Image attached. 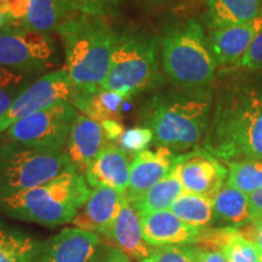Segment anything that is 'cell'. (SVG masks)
<instances>
[{"mask_svg": "<svg viewBox=\"0 0 262 262\" xmlns=\"http://www.w3.org/2000/svg\"><path fill=\"white\" fill-rule=\"evenodd\" d=\"M204 147L226 162L262 160V83H234L219 93Z\"/></svg>", "mask_w": 262, "mask_h": 262, "instance_id": "obj_1", "label": "cell"}, {"mask_svg": "<svg viewBox=\"0 0 262 262\" xmlns=\"http://www.w3.org/2000/svg\"><path fill=\"white\" fill-rule=\"evenodd\" d=\"M211 118L210 90H170L147 101L140 112L142 126L152 130L153 143L171 150L198 145L206 135Z\"/></svg>", "mask_w": 262, "mask_h": 262, "instance_id": "obj_2", "label": "cell"}, {"mask_svg": "<svg viewBox=\"0 0 262 262\" xmlns=\"http://www.w3.org/2000/svg\"><path fill=\"white\" fill-rule=\"evenodd\" d=\"M57 33L74 93L102 88L116 45V29L106 18L78 11L62 22Z\"/></svg>", "mask_w": 262, "mask_h": 262, "instance_id": "obj_3", "label": "cell"}, {"mask_svg": "<svg viewBox=\"0 0 262 262\" xmlns=\"http://www.w3.org/2000/svg\"><path fill=\"white\" fill-rule=\"evenodd\" d=\"M83 173L71 168L44 185L0 199V212L47 227L74 220L90 195Z\"/></svg>", "mask_w": 262, "mask_h": 262, "instance_id": "obj_4", "label": "cell"}, {"mask_svg": "<svg viewBox=\"0 0 262 262\" xmlns=\"http://www.w3.org/2000/svg\"><path fill=\"white\" fill-rule=\"evenodd\" d=\"M160 40L140 28L117 32L116 45L103 89L124 100L156 90L164 83L159 68Z\"/></svg>", "mask_w": 262, "mask_h": 262, "instance_id": "obj_5", "label": "cell"}, {"mask_svg": "<svg viewBox=\"0 0 262 262\" xmlns=\"http://www.w3.org/2000/svg\"><path fill=\"white\" fill-rule=\"evenodd\" d=\"M163 70L179 89L210 90L216 62L203 26L195 19L171 26L160 40Z\"/></svg>", "mask_w": 262, "mask_h": 262, "instance_id": "obj_6", "label": "cell"}, {"mask_svg": "<svg viewBox=\"0 0 262 262\" xmlns=\"http://www.w3.org/2000/svg\"><path fill=\"white\" fill-rule=\"evenodd\" d=\"M71 168L66 153L28 148L0 133V199L44 185Z\"/></svg>", "mask_w": 262, "mask_h": 262, "instance_id": "obj_7", "label": "cell"}, {"mask_svg": "<svg viewBox=\"0 0 262 262\" xmlns=\"http://www.w3.org/2000/svg\"><path fill=\"white\" fill-rule=\"evenodd\" d=\"M58 62L57 42L50 34L18 25L0 29V67L37 77L56 67Z\"/></svg>", "mask_w": 262, "mask_h": 262, "instance_id": "obj_8", "label": "cell"}, {"mask_svg": "<svg viewBox=\"0 0 262 262\" xmlns=\"http://www.w3.org/2000/svg\"><path fill=\"white\" fill-rule=\"evenodd\" d=\"M78 111L71 102H62L33 113L12 124L5 135L19 145L45 153H66L68 136Z\"/></svg>", "mask_w": 262, "mask_h": 262, "instance_id": "obj_9", "label": "cell"}, {"mask_svg": "<svg viewBox=\"0 0 262 262\" xmlns=\"http://www.w3.org/2000/svg\"><path fill=\"white\" fill-rule=\"evenodd\" d=\"M73 93L70 73L66 68L40 75L0 118V133H4L12 124L33 113L62 102H72Z\"/></svg>", "mask_w": 262, "mask_h": 262, "instance_id": "obj_10", "label": "cell"}, {"mask_svg": "<svg viewBox=\"0 0 262 262\" xmlns=\"http://www.w3.org/2000/svg\"><path fill=\"white\" fill-rule=\"evenodd\" d=\"M100 242L97 233L78 227L64 228L38 242L31 262H89Z\"/></svg>", "mask_w": 262, "mask_h": 262, "instance_id": "obj_11", "label": "cell"}, {"mask_svg": "<svg viewBox=\"0 0 262 262\" xmlns=\"http://www.w3.org/2000/svg\"><path fill=\"white\" fill-rule=\"evenodd\" d=\"M178 170L185 192L214 198L227 178V170L206 150L178 157Z\"/></svg>", "mask_w": 262, "mask_h": 262, "instance_id": "obj_12", "label": "cell"}, {"mask_svg": "<svg viewBox=\"0 0 262 262\" xmlns=\"http://www.w3.org/2000/svg\"><path fill=\"white\" fill-rule=\"evenodd\" d=\"M126 199V192L111 187L91 188L89 198L72 224L74 227L106 237Z\"/></svg>", "mask_w": 262, "mask_h": 262, "instance_id": "obj_13", "label": "cell"}, {"mask_svg": "<svg viewBox=\"0 0 262 262\" xmlns=\"http://www.w3.org/2000/svg\"><path fill=\"white\" fill-rule=\"evenodd\" d=\"M178 157L168 147H158L156 150L146 149L134 157L130 169V180L126 198L135 203L160 180L171 171Z\"/></svg>", "mask_w": 262, "mask_h": 262, "instance_id": "obj_14", "label": "cell"}, {"mask_svg": "<svg viewBox=\"0 0 262 262\" xmlns=\"http://www.w3.org/2000/svg\"><path fill=\"white\" fill-rule=\"evenodd\" d=\"M143 238L152 247L195 244L202 229L186 224L171 210L141 214Z\"/></svg>", "mask_w": 262, "mask_h": 262, "instance_id": "obj_15", "label": "cell"}, {"mask_svg": "<svg viewBox=\"0 0 262 262\" xmlns=\"http://www.w3.org/2000/svg\"><path fill=\"white\" fill-rule=\"evenodd\" d=\"M107 142L100 123L78 114L72 124L64 152L73 168L85 176L91 163Z\"/></svg>", "mask_w": 262, "mask_h": 262, "instance_id": "obj_16", "label": "cell"}, {"mask_svg": "<svg viewBox=\"0 0 262 262\" xmlns=\"http://www.w3.org/2000/svg\"><path fill=\"white\" fill-rule=\"evenodd\" d=\"M262 28V16L248 24L212 29L208 42L216 64L239 63Z\"/></svg>", "mask_w": 262, "mask_h": 262, "instance_id": "obj_17", "label": "cell"}, {"mask_svg": "<svg viewBox=\"0 0 262 262\" xmlns=\"http://www.w3.org/2000/svg\"><path fill=\"white\" fill-rule=\"evenodd\" d=\"M129 155L113 142H107L85 173L91 188L111 187L126 192L130 180Z\"/></svg>", "mask_w": 262, "mask_h": 262, "instance_id": "obj_18", "label": "cell"}, {"mask_svg": "<svg viewBox=\"0 0 262 262\" xmlns=\"http://www.w3.org/2000/svg\"><path fill=\"white\" fill-rule=\"evenodd\" d=\"M106 238L134 260L143 262L150 256L155 247L143 238L140 211L127 201Z\"/></svg>", "mask_w": 262, "mask_h": 262, "instance_id": "obj_19", "label": "cell"}, {"mask_svg": "<svg viewBox=\"0 0 262 262\" xmlns=\"http://www.w3.org/2000/svg\"><path fill=\"white\" fill-rule=\"evenodd\" d=\"M262 16V0H208L205 19L210 31L248 24Z\"/></svg>", "mask_w": 262, "mask_h": 262, "instance_id": "obj_20", "label": "cell"}, {"mask_svg": "<svg viewBox=\"0 0 262 262\" xmlns=\"http://www.w3.org/2000/svg\"><path fill=\"white\" fill-rule=\"evenodd\" d=\"M78 9L72 0H29L28 14L18 26L29 31L50 34Z\"/></svg>", "mask_w": 262, "mask_h": 262, "instance_id": "obj_21", "label": "cell"}, {"mask_svg": "<svg viewBox=\"0 0 262 262\" xmlns=\"http://www.w3.org/2000/svg\"><path fill=\"white\" fill-rule=\"evenodd\" d=\"M124 101L120 95L100 88L88 93H73L71 103L83 116L101 124L108 119H119Z\"/></svg>", "mask_w": 262, "mask_h": 262, "instance_id": "obj_22", "label": "cell"}, {"mask_svg": "<svg viewBox=\"0 0 262 262\" xmlns=\"http://www.w3.org/2000/svg\"><path fill=\"white\" fill-rule=\"evenodd\" d=\"M214 214L215 219L233 227H243L256 219L249 195L227 183L214 196Z\"/></svg>", "mask_w": 262, "mask_h": 262, "instance_id": "obj_23", "label": "cell"}, {"mask_svg": "<svg viewBox=\"0 0 262 262\" xmlns=\"http://www.w3.org/2000/svg\"><path fill=\"white\" fill-rule=\"evenodd\" d=\"M185 193L181 180H180L178 162L171 171L163 180L147 191L139 201L131 203L140 214H148L160 210H169L173 202Z\"/></svg>", "mask_w": 262, "mask_h": 262, "instance_id": "obj_24", "label": "cell"}, {"mask_svg": "<svg viewBox=\"0 0 262 262\" xmlns=\"http://www.w3.org/2000/svg\"><path fill=\"white\" fill-rule=\"evenodd\" d=\"M186 224L205 229L215 220L214 198L185 192L169 209Z\"/></svg>", "mask_w": 262, "mask_h": 262, "instance_id": "obj_25", "label": "cell"}, {"mask_svg": "<svg viewBox=\"0 0 262 262\" xmlns=\"http://www.w3.org/2000/svg\"><path fill=\"white\" fill-rule=\"evenodd\" d=\"M37 244L31 235L0 224V262H31Z\"/></svg>", "mask_w": 262, "mask_h": 262, "instance_id": "obj_26", "label": "cell"}, {"mask_svg": "<svg viewBox=\"0 0 262 262\" xmlns=\"http://www.w3.org/2000/svg\"><path fill=\"white\" fill-rule=\"evenodd\" d=\"M226 183L245 194H251L262 187V160L239 159L228 162Z\"/></svg>", "mask_w": 262, "mask_h": 262, "instance_id": "obj_27", "label": "cell"}, {"mask_svg": "<svg viewBox=\"0 0 262 262\" xmlns=\"http://www.w3.org/2000/svg\"><path fill=\"white\" fill-rule=\"evenodd\" d=\"M35 79L33 75L0 67V118Z\"/></svg>", "mask_w": 262, "mask_h": 262, "instance_id": "obj_28", "label": "cell"}, {"mask_svg": "<svg viewBox=\"0 0 262 262\" xmlns=\"http://www.w3.org/2000/svg\"><path fill=\"white\" fill-rule=\"evenodd\" d=\"M227 262H260L262 253L253 242L243 237L241 229L221 248Z\"/></svg>", "mask_w": 262, "mask_h": 262, "instance_id": "obj_29", "label": "cell"}, {"mask_svg": "<svg viewBox=\"0 0 262 262\" xmlns=\"http://www.w3.org/2000/svg\"><path fill=\"white\" fill-rule=\"evenodd\" d=\"M199 248L191 245H170L155 248L143 262H198Z\"/></svg>", "mask_w": 262, "mask_h": 262, "instance_id": "obj_30", "label": "cell"}, {"mask_svg": "<svg viewBox=\"0 0 262 262\" xmlns=\"http://www.w3.org/2000/svg\"><path fill=\"white\" fill-rule=\"evenodd\" d=\"M78 11L100 16L103 18H118L122 16L124 0H72Z\"/></svg>", "mask_w": 262, "mask_h": 262, "instance_id": "obj_31", "label": "cell"}, {"mask_svg": "<svg viewBox=\"0 0 262 262\" xmlns=\"http://www.w3.org/2000/svg\"><path fill=\"white\" fill-rule=\"evenodd\" d=\"M155 140L152 130L146 126H135L123 133L119 141V147L127 155H139L147 149Z\"/></svg>", "mask_w": 262, "mask_h": 262, "instance_id": "obj_32", "label": "cell"}, {"mask_svg": "<svg viewBox=\"0 0 262 262\" xmlns=\"http://www.w3.org/2000/svg\"><path fill=\"white\" fill-rule=\"evenodd\" d=\"M89 262H130V257L111 242H100Z\"/></svg>", "mask_w": 262, "mask_h": 262, "instance_id": "obj_33", "label": "cell"}, {"mask_svg": "<svg viewBox=\"0 0 262 262\" xmlns=\"http://www.w3.org/2000/svg\"><path fill=\"white\" fill-rule=\"evenodd\" d=\"M238 66L247 71H262V28L251 42L247 54L239 61Z\"/></svg>", "mask_w": 262, "mask_h": 262, "instance_id": "obj_34", "label": "cell"}, {"mask_svg": "<svg viewBox=\"0 0 262 262\" xmlns=\"http://www.w3.org/2000/svg\"><path fill=\"white\" fill-rule=\"evenodd\" d=\"M3 5L11 18L12 25H19L28 14L29 0H2Z\"/></svg>", "mask_w": 262, "mask_h": 262, "instance_id": "obj_35", "label": "cell"}, {"mask_svg": "<svg viewBox=\"0 0 262 262\" xmlns=\"http://www.w3.org/2000/svg\"><path fill=\"white\" fill-rule=\"evenodd\" d=\"M239 229H241L242 235L253 242L262 253V217L255 219L253 222Z\"/></svg>", "mask_w": 262, "mask_h": 262, "instance_id": "obj_36", "label": "cell"}, {"mask_svg": "<svg viewBox=\"0 0 262 262\" xmlns=\"http://www.w3.org/2000/svg\"><path fill=\"white\" fill-rule=\"evenodd\" d=\"M102 125V129L104 131V135H106V139L108 142H116V141H119L120 137H122L124 127L122 123L119 122V119H108L104 120L103 123H101Z\"/></svg>", "mask_w": 262, "mask_h": 262, "instance_id": "obj_37", "label": "cell"}, {"mask_svg": "<svg viewBox=\"0 0 262 262\" xmlns=\"http://www.w3.org/2000/svg\"><path fill=\"white\" fill-rule=\"evenodd\" d=\"M198 262H227L221 250H208L199 248Z\"/></svg>", "mask_w": 262, "mask_h": 262, "instance_id": "obj_38", "label": "cell"}, {"mask_svg": "<svg viewBox=\"0 0 262 262\" xmlns=\"http://www.w3.org/2000/svg\"><path fill=\"white\" fill-rule=\"evenodd\" d=\"M249 201H250L251 208L254 210L255 217H262V187L256 192L249 194Z\"/></svg>", "mask_w": 262, "mask_h": 262, "instance_id": "obj_39", "label": "cell"}, {"mask_svg": "<svg viewBox=\"0 0 262 262\" xmlns=\"http://www.w3.org/2000/svg\"><path fill=\"white\" fill-rule=\"evenodd\" d=\"M10 25H12V21L11 18H10V16L8 15V12H6L2 0H0V29L8 27Z\"/></svg>", "mask_w": 262, "mask_h": 262, "instance_id": "obj_40", "label": "cell"}, {"mask_svg": "<svg viewBox=\"0 0 262 262\" xmlns=\"http://www.w3.org/2000/svg\"><path fill=\"white\" fill-rule=\"evenodd\" d=\"M260 262H262V255H261V261Z\"/></svg>", "mask_w": 262, "mask_h": 262, "instance_id": "obj_41", "label": "cell"}]
</instances>
